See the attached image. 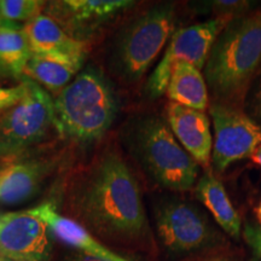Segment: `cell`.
Segmentation results:
<instances>
[{
  "label": "cell",
  "instance_id": "cell-1",
  "mask_svg": "<svg viewBox=\"0 0 261 261\" xmlns=\"http://www.w3.org/2000/svg\"><path fill=\"white\" fill-rule=\"evenodd\" d=\"M58 212L120 255L158 253L139 180L117 139H104L67 172Z\"/></svg>",
  "mask_w": 261,
  "mask_h": 261
},
{
  "label": "cell",
  "instance_id": "cell-2",
  "mask_svg": "<svg viewBox=\"0 0 261 261\" xmlns=\"http://www.w3.org/2000/svg\"><path fill=\"white\" fill-rule=\"evenodd\" d=\"M54 103L56 135L70 150L94 149L107 139L120 107L112 80L94 64L84 67Z\"/></svg>",
  "mask_w": 261,
  "mask_h": 261
},
{
  "label": "cell",
  "instance_id": "cell-3",
  "mask_svg": "<svg viewBox=\"0 0 261 261\" xmlns=\"http://www.w3.org/2000/svg\"><path fill=\"white\" fill-rule=\"evenodd\" d=\"M117 142L156 187L182 192L197 182L200 166L179 144L161 116L149 112L135 114L121 126Z\"/></svg>",
  "mask_w": 261,
  "mask_h": 261
},
{
  "label": "cell",
  "instance_id": "cell-4",
  "mask_svg": "<svg viewBox=\"0 0 261 261\" xmlns=\"http://www.w3.org/2000/svg\"><path fill=\"white\" fill-rule=\"evenodd\" d=\"M261 68V10L234 17L218 35L203 68L213 102L242 109Z\"/></svg>",
  "mask_w": 261,
  "mask_h": 261
},
{
  "label": "cell",
  "instance_id": "cell-5",
  "mask_svg": "<svg viewBox=\"0 0 261 261\" xmlns=\"http://www.w3.org/2000/svg\"><path fill=\"white\" fill-rule=\"evenodd\" d=\"M175 6L160 3L143 10L114 33L104 50V74L126 87L142 83L174 33Z\"/></svg>",
  "mask_w": 261,
  "mask_h": 261
},
{
  "label": "cell",
  "instance_id": "cell-6",
  "mask_svg": "<svg viewBox=\"0 0 261 261\" xmlns=\"http://www.w3.org/2000/svg\"><path fill=\"white\" fill-rule=\"evenodd\" d=\"M155 238L168 259H187L221 247V234L197 205L169 197L152 208Z\"/></svg>",
  "mask_w": 261,
  "mask_h": 261
},
{
  "label": "cell",
  "instance_id": "cell-7",
  "mask_svg": "<svg viewBox=\"0 0 261 261\" xmlns=\"http://www.w3.org/2000/svg\"><path fill=\"white\" fill-rule=\"evenodd\" d=\"M24 94L15 106L0 114V144L8 158L40 146L55 126L54 97L27 76Z\"/></svg>",
  "mask_w": 261,
  "mask_h": 261
},
{
  "label": "cell",
  "instance_id": "cell-8",
  "mask_svg": "<svg viewBox=\"0 0 261 261\" xmlns=\"http://www.w3.org/2000/svg\"><path fill=\"white\" fill-rule=\"evenodd\" d=\"M231 19V17L215 16L201 23L179 28L173 33L161 61L146 81V94L154 99L166 92L173 67L178 61L188 62L203 70L218 35Z\"/></svg>",
  "mask_w": 261,
  "mask_h": 261
},
{
  "label": "cell",
  "instance_id": "cell-9",
  "mask_svg": "<svg viewBox=\"0 0 261 261\" xmlns=\"http://www.w3.org/2000/svg\"><path fill=\"white\" fill-rule=\"evenodd\" d=\"M69 150L64 144L40 150L38 155L25 156L22 152L6 158L0 165V202L19 204L34 198L65 162Z\"/></svg>",
  "mask_w": 261,
  "mask_h": 261
},
{
  "label": "cell",
  "instance_id": "cell-10",
  "mask_svg": "<svg viewBox=\"0 0 261 261\" xmlns=\"http://www.w3.org/2000/svg\"><path fill=\"white\" fill-rule=\"evenodd\" d=\"M208 109L214 126L211 165L215 172L223 173L232 163L252 158L261 145V125L241 108L212 102Z\"/></svg>",
  "mask_w": 261,
  "mask_h": 261
},
{
  "label": "cell",
  "instance_id": "cell-11",
  "mask_svg": "<svg viewBox=\"0 0 261 261\" xmlns=\"http://www.w3.org/2000/svg\"><path fill=\"white\" fill-rule=\"evenodd\" d=\"M51 233L29 210L0 214V255L10 261H54Z\"/></svg>",
  "mask_w": 261,
  "mask_h": 261
},
{
  "label": "cell",
  "instance_id": "cell-12",
  "mask_svg": "<svg viewBox=\"0 0 261 261\" xmlns=\"http://www.w3.org/2000/svg\"><path fill=\"white\" fill-rule=\"evenodd\" d=\"M135 5L128 0H63L50 2L42 10L75 40L92 46L94 33L100 24Z\"/></svg>",
  "mask_w": 261,
  "mask_h": 261
},
{
  "label": "cell",
  "instance_id": "cell-13",
  "mask_svg": "<svg viewBox=\"0 0 261 261\" xmlns=\"http://www.w3.org/2000/svg\"><path fill=\"white\" fill-rule=\"evenodd\" d=\"M166 121L185 151L198 166L210 171L213 136L207 114L169 102L166 108Z\"/></svg>",
  "mask_w": 261,
  "mask_h": 261
},
{
  "label": "cell",
  "instance_id": "cell-14",
  "mask_svg": "<svg viewBox=\"0 0 261 261\" xmlns=\"http://www.w3.org/2000/svg\"><path fill=\"white\" fill-rule=\"evenodd\" d=\"M29 212L45 221L52 234H55L61 242L74 248L75 250L106 261H132L127 259L126 256L113 252L112 249L96 240L81 225L61 214L54 202H44L38 207L29 210Z\"/></svg>",
  "mask_w": 261,
  "mask_h": 261
},
{
  "label": "cell",
  "instance_id": "cell-15",
  "mask_svg": "<svg viewBox=\"0 0 261 261\" xmlns=\"http://www.w3.org/2000/svg\"><path fill=\"white\" fill-rule=\"evenodd\" d=\"M32 54L86 60L91 45L75 40L50 16L41 12L23 23Z\"/></svg>",
  "mask_w": 261,
  "mask_h": 261
},
{
  "label": "cell",
  "instance_id": "cell-16",
  "mask_svg": "<svg viewBox=\"0 0 261 261\" xmlns=\"http://www.w3.org/2000/svg\"><path fill=\"white\" fill-rule=\"evenodd\" d=\"M195 192L221 230L234 240H240L243 231L242 219L228 197L226 189L213 172L207 171L197 179Z\"/></svg>",
  "mask_w": 261,
  "mask_h": 261
},
{
  "label": "cell",
  "instance_id": "cell-17",
  "mask_svg": "<svg viewBox=\"0 0 261 261\" xmlns=\"http://www.w3.org/2000/svg\"><path fill=\"white\" fill-rule=\"evenodd\" d=\"M85 61L81 58L32 54L24 76L40 85L52 97H56L80 73Z\"/></svg>",
  "mask_w": 261,
  "mask_h": 261
},
{
  "label": "cell",
  "instance_id": "cell-18",
  "mask_svg": "<svg viewBox=\"0 0 261 261\" xmlns=\"http://www.w3.org/2000/svg\"><path fill=\"white\" fill-rule=\"evenodd\" d=\"M166 93L172 103L205 113L210 92L202 71L188 62L178 61L173 67Z\"/></svg>",
  "mask_w": 261,
  "mask_h": 261
},
{
  "label": "cell",
  "instance_id": "cell-19",
  "mask_svg": "<svg viewBox=\"0 0 261 261\" xmlns=\"http://www.w3.org/2000/svg\"><path fill=\"white\" fill-rule=\"evenodd\" d=\"M31 56L23 24L3 22L0 24V77L21 80Z\"/></svg>",
  "mask_w": 261,
  "mask_h": 261
},
{
  "label": "cell",
  "instance_id": "cell-20",
  "mask_svg": "<svg viewBox=\"0 0 261 261\" xmlns=\"http://www.w3.org/2000/svg\"><path fill=\"white\" fill-rule=\"evenodd\" d=\"M46 2L38 0H0V16L3 21L10 23H24L40 15Z\"/></svg>",
  "mask_w": 261,
  "mask_h": 261
},
{
  "label": "cell",
  "instance_id": "cell-21",
  "mask_svg": "<svg viewBox=\"0 0 261 261\" xmlns=\"http://www.w3.org/2000/svg\"><path fill=\"white\" fill-rule=\"evenodd\" d=\"M243 240L249 248L250 261H261V226L259 224L247 223L243 226Z\"/></svg>",
  "mask_w": 261,
  "mask_h": 261
},
{
  "label": "cell",
  "instance_id": "cell-22",
  "mask_svg": "<svg viewBox=\"0 0 261 261\" xmlns=\"http://www.w3.org/2000/svg\"><path fill=\"white\" fill-rule=\"evenodd\" d=\"M212 8L214 9L217 17H238L247 14V10L249 9V3L248 2H213Z\"/></svg>",
  "mask_w": 261,
  "mask_h": 261
},
{
  "label": "cell",
  "instance_id": "cell-23",
  "mask_svg": "<svg viewBox=\"0 0 261 261\" xmlns=\"http://www.w3.org/2000/svg\"><path fill=\"white\" fill-rule=\"evenodd\" d=\"M184 261H242L237 253L232 252L227 248L218 247L207 252L196 254L190 257H187Z\"/></svg>",
  "mask_w": 261,
  "mask_h": 261
},
{
  "label": "cell",
  "instance_id": "cell-24",
  "mask_svg": "<svg viewBox=\"0 0 261 261\" xmlns=\"http://www.w3.org/2000/svg\"><path fill=\"white\" fill-rule=\"evenodd\" d=\"M24 90V84L22 81H19L17 86L14 87L0 86V114L15 106L23 97Z\"/></svg>",
  "mask_w": 261,
  "mask_h": 261
},
{
  "label": "cell",
  "instance_id": "cell-25",
  "mask_svg": "<svg viewBox=\"0 0 261 261\" xmlns=\"http://www.w3.org/2000/svg\"><path fill=\"white\" fill-rule=\"evenodd\" d=\"M58 261H106L99 257H94L91 255H87L79 250H67L62 254L60 260Z\"/></svg>",
  "mask_w": 261,
  "mask_h": 261
},
{
  "label": "cell",
  "instance_id": "cell-26",
  "mask_svg": "<svg viewBox=\"0 0 261 261\" xmlns=\"http://www.w3.org/2000/svg\"><path fill=\"white\" fill-rule=\"evenodd\" d=\"M250 159L253 160V162H255L256 165H259L260 167H261V145L256 149V151L254 152L253 156Z\"/></svg>",
  "mask_w": 261,
  "mask_h": 261
},
{
  "label": "cell",
  "instance_id": "cell-27",
  "mask_svg": "<svg viewBox=\"0 0 261 261\" xmlns=\"http://www.w3.org/2000/svg\"><path fill=\"white\" fill-rule=\"evenodd\" d=\"M256 109H257V115H259L260 120H261V91L257 96V102H256Z\"/></svg>",
  "mask_w": 261,
  "mask_h": 261
},
{
  "label": "cell",
  "instance_id": "cell-28",
  "mask_svg": "<svg viewBox=\"0 0 261 261\" xmlns=\"http://www.w3.org/2000/svg\"><path fill=\"white\" fill-rule=\"evenodd\" d=\"M255 214H256L257 224H259L260 226H261V201H260L259 205H257V208H256V211H255Z\"/></svg>",
  "mask_w": 261,
  "mask_h": 261
},
{
  "label": "cell",
  "instance_id": "cell-29",
  "mask_svg": "<svg viewBox=\"0 0 261 261\" xmlns=\"http://www.w3.org/2000/svg\"><path fill=\"white\" fill-rule=\"evenodd\" d=\"M6 158H8V155H6L5 150H4V148H3V146H2V144H0V160H4V159H6Z\"/></svg>",
  "mask_w": 261,
  "mask_h": 261
},
{
  "label": "cell",
  "instance_id": "cell-30",
  "mask_svg": "<svg viewBox=\"0 0 261 261\" xmlns=\"http://www.w3.org/2000/svg\"><path fill=\"white\" fill-rule=\"evenodd\" d=\"M0 261H10V260L6 259V257H4L3 255H0Z\"/></svg>",
  "mask_w": 261,
  "mask_h": 261
},
{
  "label": "cell",
  "instance_id": "cell-31",
  "mask_svg": "<svg viewBox=\"0 0 261 261\" xmlns=\"http://www.w3.org/2000/svg\"><path fill=\"white\" fill-rule=\"evenodd\" d=\"M3 22H4V21H3V18H2V16H0V24H2V23H3Z\"/></svg>",
  "mask_w": 261,
  "mask_h": 261
}]
</instances>
